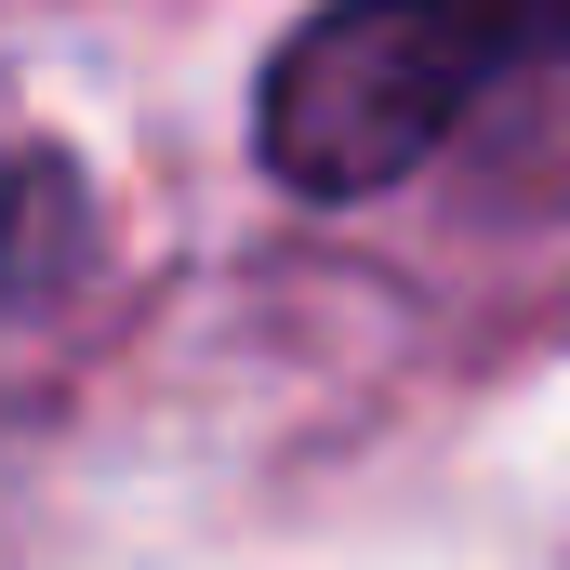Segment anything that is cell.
<instances>
[{
	"label": "cell",
	"instance_id": "obj_1",
	"mask_svg": "<svg viewBox=\"0 0 570 570\" xmlns=\"http://www.w3.org/2000/svg\"><path fill=\"white\" fill-rule=\"evenodd\" d=\"M544 53H570V0H332L266 67V159L318 199L399 186Z\"/></svg>",
	"mask_w": 570,
	"mask_h": 570
}]
</instances>
